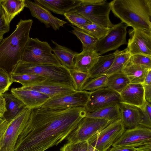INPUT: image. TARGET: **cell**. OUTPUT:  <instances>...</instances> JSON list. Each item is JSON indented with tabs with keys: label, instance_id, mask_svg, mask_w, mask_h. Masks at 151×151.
Here are the masks:
<instances>
[{
	"label": "cell",
	"instance_id": "6da1fadb",
	"mask_svg": "<svg viewBox=\"0 0 151 151\" xmlns=\"http://www.w3.org/2000/svg\"><path fill=\"white\" fill-rule=\"evenodd\" d=\"M87 114L84 107L31 109L14 151H45L66 139Z\"/></svg>",
	"mask_w": 151,
	"mask_h": 151
},
{
	"label": "cell",
	"instance_id": "7a4b0ae2",
	"mask_svg": "<svg viewBox=\"0 0 151 151\" xmlns=\"http://www.w3.org/2000/svg\"><path fill=\"white\" fill-rule=\"evenodd\" d=\"M33 21L21 19L14 31L0 43V68L10 74L21 60Z\"/></svg>",
	"mask_w": 151,
	"mask_h": 151
},
{
	"label": "cell",
	"instance_id": "3957f363",
	"mask_svg": "<svg viewBox=\"0 0 151 151\" xmlns=\"http://www.w3.org/2000/svg\"><path fill=\"white\" fill-rule=\"evenodd\" d=\"M111 10L128 26L151 32V0H114Z\"/></svg>",
	"mask_w": 151,
	"mask_h": 151
},
{
	"label": "cell",
	"instance_id": "277c9868",
	"mask_svg": "<svg viewBox=\"0 0 151 151\" xmlns=\"http://www.w3.org/2000/svg\"><path fill=\"white\" fill-rule=\"evenodd\" d=\"M11 73L34 74L44 77L47 80L69 83L72 85L73 84L69 70L63 65L35 64L21 60L14 67Z\"/></svg>",
	"mask_w": 151,
	"mask_h": 151
},
{
	"label": "cell",
	"instance_id": "5b68a950",
	"mask_svg": "<svg viewBox=\"0 0 151 151\" xmlns=\"http://www.w3.org/2000/svg\"><path fill=\"white\" fill-rule=\"evenodd\" d=\"M52 51V49L47 42L30 37L25 47L21 60L35 64L62 65Z\"/></svg>",
	"mask_w": 151,
	"mask_h": 151
},
{
	"label": "cell",
	"instance_id": "8992f818",
	"mask_svg": "<svg viewBox=\"0 0 151 151\" xmlns=\"http://www.w3.org/2000/svg\"><path fill=\"white\" fill-rule=\"evenodd\" d=\"M73 10L92 23L108 29L114 25L109 18L110 3L106 0H82L80 5Z\"/></svg>",
	"mask_w": 151,
	"mask_h": 151
},
{
	"label": "cell",
	"instance_id": "52a82bcc",
	"mask_svg": "<svg viewBox=\"0 0 151 151\" xmlns=\"http://www.w3.org/2000/svg\"><path fill=\"white\" fill-rule=\"evenodd\" d=\"M125 130L121 119H119L110 123L87 142L95 151H107Z\"/></svg>",
	"mask_w": 151,
	"mask_h": 151
},
{
	"label": "cell",
	"instance_id": "ba28073f",
	"mask_svg": "<svg viewBox=\"0 0 151 151\" xmlns=\"http://www.w3.org/2000/svg\"><path fill=\"white\" fill-rule=\"evenodd\" d=\"M31 109L26 107L9 122L0 138V151H14L16 141L28 121Z\"/></svg>",
	"mask_w": 151,
	"mask_h": 151
},
{
	"label": "cell",
	"instance_id": "9c48e42d",
	"mask_svg": "<svg viewBox=\"0 0 151 151\" xmlns=\"http://www.w3.org/2000/svg\"><path fill=\"white\" fill-rule=\"evenodd\" d=\"M111 122L104 119L86 116L80 121L66 139L68 142H87Z\"/></svg>",
	"mask_w": 151,
	"mask_h": 151
},
{
	"label": "cell",
	"instance_id": "30bf717a",
	"mask_svg": "<svg viewBox=\"0 0 151 151\" xmlns=\"http://www.w3.org/2000/svg\"><path fill=\"white\" fill-rule=\"evenodd\" d=\"M128 26L121 22L114 24L107 33L98 40L95 50L101 55L118 49L124 45H127V29Z\"/></svg>",
	"mask_w": 151,
	"mask_h": 151
},
{
	"label": "cell",
	"instance_id": "8fae6325",
	"mask_svg": "<svg viewBox=\"0 0 151 151\" xmlns=\"http://www.w3.org/2000/svg\"><path fill=\"white\" fill-rule=\"evenodd\" d=\"M90 92L76 91L50 98L40 107L52 109L85 107L89 99Z\"/></svg>",
	"mask_w": 151,
	"mask_h": 151
},
{
	"label": "cell",
	"instance_id": "7c38bea8",
	"mask_svg": "<svg viewBox=\"0 0 151 151\" xmlns=\"http://www.w3.org/2000/svg\"><path fill=\"white\" fill-rule=\"evenodd\" d=\"M150 142H151V129L139 126L125 130L112 146L136 148Z\"/></svg>",
	"mask_w": 151,
	"mask_h": 151
},
{
	"label": "cell",
	"instance_id": "4fadbf2b",
	"mask_svg": "<svg viewBox=\"0 0 151 151\" xmlns=\"http://www.w3.org/2000/svg\"><path fill=\"white\" fill-rule=\"evenodd\" d=\"M121 102L120 93L107 88L90 92L89 99L84 107L87 113Z\"/></svg>",
	"mask_w": 151,
	"mask_h": 151
},
{
	"label": "cell",
	"instance_id": "5bb4252c",
	"mask_svg": "<svg viewBox=\"0 0 151 151\" xmlns=\"http://www.w3.org/2000/svg\"><path fill=\"white\" fill-rule=\"evenodd\" d=\"M127 48L131 55L140 54L151 56V32L133 29L129 30Z\"/></svg>",
	"mask_w": 151,
	"mask_h": 151
},
{
	"label": "cell",
	"instance_id": "9a60e30c",
	"mask_svg": "<svg viewBox=\"0 0 151 151\" xmlns=\"http://www.w3.org/2000/svg\"><path fill=\"white\" fill-rule=\"evenodd\" d=\"M25 87L47 95L50 98L76 91L72 84L47 79Z\"/></svg>",
	"mask_w": 151,
	"mask_h": 151
},
{
	"label": "cell",
	"instance_id": "2e32d148",
	"mask_svg": "<svg viewBox=\"0 0 151 151\" xmlns=\"http://www.w3.org/2000/svg\"><path fill=\"white\" fill-rule=\"evenodd\" d=\"M26 7L29 9L31 15L48 28L50 26L55 30H59L67 23L53 16L47 10L38 4L29 0H25Z\"/></svg>",
	"mask_w": 151,
	"mask_h": 151
},
{
	"label": "cell",
	"instance_id": "e0dca14e",
	"mask_svg": "<svg viewBox=\"0 0 151 151\" xmlns=\"http://www.w3.org/2000/svg\"><path fill=\"white\" fill-rule=\"evenodd\" d=\"M11 93L31 109L41 106L50 98L45 94L22 86L12 88Z\"/></svg>",
	"mask_w": 151,
	"mask_h": 151
},
{
	"label": "cell",
	"instance_id": "ac0fdd59",
	"mask_svg": "<svg viewBox=\"0 0 151 151\" xmlns=\"http://www.w3.org/2000/svg\"><path fill=\"white\" fill-rule=\"evenodd\" d=\"M119 106L120 119L125 129H129L140 126L143 118L141 109L121 102L119 103Z\"/></svg>",
	"mask_w": 151,
	"mask_h": 151
},
{
	"label": "cell",
	"instance_id": "d6986e66",
	"mask_svg": "<svg viewBox=\"0 0 151 151\" xmlns=\"http://www.w3.org/2000/svg\"><path fill=\"white\" fill-rule=\"evenodd\" d=\"M120 94L121 102L135 106L141 109L146 102L142 84L130 83Z\"/></svg>",
	"mask_w": 151,
	"mask_h": 151
},
{
	"label": "cell",
	"instance_id": "ffe728a7",
	"mask_svg": "<svg viewBox=\"0 0 151 151\" xmlns=\"http://www.w3.org/2000/svg\"><path fill=\"white\" fill-rule=\"evenodd\" d=\"M101 55L95 48H83L75 56L73 69L89 73Z\"/></svg>",
	"mask_w": 151,
	"mask_h": 151
},
{
	"label": "cell",
	"instance_id": "44dd1931",
	"mask_svg": "<svg viewBox=\"0 0 151 151\" xmlns=\"http://www.w3.org/2000/svg\"><path fill=\"white\" fill-rule=\"evenodd\" d=\"M82 0H35L34 2L54 13L63 14L80 5Z\"/></svg>",
	"mask_w": 151,
	"mask_h": 151
},
{
	"label": "cell",
	"instance_id": "7402d4cb",
	"mask_svg": "<svg viewBox=\"0 0 151 151\" xmlns=\"http://www.w3.org/2000/svg\"><path fill=\"white\" fill-rule=\"evenodd\" d=\"M6 102V111L3 118L8 122L14 119L24 108L26 106L12 93L3 95Z\"/></svg>",
	"mask_w": 151,
	"mask_h": 151
},
{
	"label": "cell",
	"instance_id": "603a6c76",
	"mask_svg": "<svg viewBox=\"0 0 151 151\" xmlns=\"http://www.w3.org/2000/svg\"><path fill=\"white\" fill-rule=\"evenodd\" d=\"M150 70L151 68L133 64L129 60L122 71L130 83L142 84L147 73Z\"/></svg>",
	"mask_w": 151,
	"mask_h": 151
},
{
	"label": "cell",
	"instance_id": "cb8c5ba5",
	"mask_svg": "<svg viewBox=\"0 0 151 151\" xmlns=\"http://www.w3.org/2000/svg\"><path fill=\"white\" fill-rule=\"evenodd\" d=\"M119 51L117 50L114 53L104 55H101L90 70L89 73V79L105 75Z\"/></svg>",
	"mask_w": 151,
	"mask_h": 151
},
{
	"label": "cell",
	"instance_id": "d4e9b609",
	"mask_svg": "<svg viewBox=\"0 0 151 151\" xmlns=\"http://www.w3.org/2000/svg\"><path fill=\"white\" fill-rule=\"evenodd\" d=\"M0 6L6 19L10 23L26 7L25 0H0Z\"/></svg>",
	"mask_w": 151,
	"mask_h": 151
},
{
	"label": "cell",
	"instance_id": "484cf974",
	"mask_svg": "<svg viewBox=\"0 0 151 151\" xmlns=\"http://www.w3.org/2000/svg\"><path fill=\"white\" fill-rule=\"evenodd\" d=\"M52 41L55 45L52 49L54 54L62 65L68 70L73 69L74 59L78 53L53 40Z\"/></svg>",
	"mask_w": 151,
	"mask_h": 151
},
{
	"label": "cell",
	"instance_id": "4316f807",
	"mask_svg": "<svg viewBox=\"0 0 151 151\" xmlns=\"http://www.w3.org/2000/svg\"><path fill=\"white\" fill-rule=\"evenodd\" d=\"M86 117L104 119L110 122L120 119L119 104L110 105L87 113Z\"/></svg>",
	"mask_w": 151,
	"mask_h": 151
},
{
	"label": "cell",
	"instance_id": "83f0119b",
	"mask_svg": "<svg viewBox=\"0 0 151 151\" xmlns=\"http://www.w3.org/2000/svg\"><path fill=\"white\" fill-rule=\"evenodd\" d=\"M130 83L128 79L121 71L108 76L106 87L120 93Z\"/></svg>",
	"mask_w": 151,
	"mask_h": 151
},
{
	"label": "cell",
	"instance_id": "f1b7e54d",
	"mask_svg": "<svg viewBox=\"0 0 151 151\" xmlns=\"http://www.w3.org/2000/svg\"><path fill=\"white\" fill-rule=\"evenodd\" d=\"M131 55L127 47L123 50H119L106 75L108 76L122 71L129 61Z\"/></svg>",
	"mask_w": 151,
	"mask_h": 151
},
{
	"label": "cell",
	"instance_id": "f546056e",
	"mask_svg": "<svg viewBox=\"0 0 151 151\" xmlns=\"http://www.w3.org/2000/svg\"><path fill=\"white\" fill-rule=\"evenodd\" d=\"M12 82H17L22 84V86H27L42 81L46 79L43 77L31 74H10Z\"/></svg>",
	"mask_w": 151,
	"mask_h": 151
},
{
	"label": "cell",
	"instance_id": "4dcf8cb0",
	"mask_svg": "<svg viewBox=\"0 0 151 151\" xmlns=\"http://www.w3.org/2000/svg\"><path fill=\"white\" fill-rule=\"evenodd\" d=\"M72 32L81 41L83 48H95L98 40L81 29L71 26Z\"/></svg>",
	"mask_w": 151,
	"mask_h": 151
},
{
	"label": "cell",
	"instance_id": "1f68e13d",
	"mask_svg": "<svg viewBox=\"0 0 151 151\" xmlns=\"http://www.w3.org/2000/svg\"><path fill=\"white\" fill-rule=\"evenodd\" d=\"M68 70L74 89L76 91H82L84 86L89 79V73L73 69Z\"/></svg>",
	"mask_w": 151,
	"mask_h": 151
},
{
	"label": "cell",
	"instance_id": "d6a6232c",
	"mask_svg": "<svg viewBox=\"0 0 151 151\" xmlns=\"http://www.w3.org/2000/svg\"><path fill=\"white\" fill-rule=\"evenodd\" d=\"M107 77L108 76L105 75L88 80L83 87L82 91L91 92L106 88V82Z\"/></svg>",
	"mask_w": 151,
	"mask_h": 151
},
{
	"label": "cell",
	"instance_id": "836d02e7",
	"mask_svg": "<svg viewBox=\"0 0 151 151\" xmlns=\"http://www.w3.org/2000/svg\"><path fill=\"white\" fill-rule=\"evenodd\" d=\"M63 15L71 24L79 28L92 23L88 19L73 10L65 13Z\"/></svg>",
	"mask_w": 151,
	"mask_h": 151
},
{
	"label": "cell",
	"instance_id": "e575fe53",
	"mask_svg": "<svg viewBox=\"0 0 151 151\" xmlns=\"http://www.w3.org/2000/svg\"><path fill=\"white\" fill-rule=\"evenodd\" d=\"M80 29L99 40L106 35L110 28L92 23L84 25Z\"/></svg>",
	"mask_w": 151,
	"mask_h": 151
},
{
	"label": "cell",
	"instance_id": "d590c367",
	"mask_svg": "<svg viewBox=\"0 0 151 151\" xmlns=\"http://www.w3.org/2000/svg\"><path fill=\"white\" fill-rule=\"evenodd\" d=\"M94 149L87 142H68L60 149V151H93Z\"/></svg>",
	"mask_w": 151,
	"mask_h": 151
},
{
	"label": "cell",
	"instance_id": "8d00e7d4",
	"mask_svg": "<svg viewBox=\"0 0 151 151\" xmlns=\"http://www.w3.org/2000/svg\"><path fill=\"white\" fill-rule=\"evenodd\" d=\"M12 83L10 74L4 70L0 68V95L5 93Z\"/></svg>",
	"mask_w": 151,
	"mask_h": 151
},
{
	"label": "cell",
	"instance_id": "74e56055",
	"mask_svg": "<svg viewBox=\"0 0 151 151\" xmlns=\"http://www.w3.org/2000/svg\"><path fill=\"white\" fill-rule=\"evenodd\" d=\"M129 61L132 63L151 68V56L142 54L131 55Z\"/></svg>",
	"mask_w": 151,
	"mask_h": 151
},
{
	"label": "cell",
	"instance_id": "f35d334b",
	"mask_svg": "<svg viewBox=\"0 0 151 151\" xmlns=\"http://www.w3.org/2000/svg\"><path fill=\"white\" fill-rule=\"evenodd\" d=\"M143 118L140 126L151 128V103L146 102L144 106L142 109Z\"/></svg>",
	"mask_w": 151,
	"mask_h": 151
},
{
	"label": "cell",
	"instance_id": "ab89813d",
	"mask_svg": "<svg viewBox=\"0 0 151 151\" xmlns=\"http://www.w3.org/2000/svg\"><path fill=\"white\" fill-rule=\"evenodd\" d=\"M9 24L7 22L0 6V40H3L4 35L9 30Z\"/></svg>",
	"mask_w": 151,
	"mask_h": 151
},
{
	"label": "cell",
	"instance_id": "60d3db41",
	"mask_svg": "<svg viewBox=\"0 0 151 151\" xmlns=\"http://www.w3.org/2000/svg\"><path fill=\"white\" fill-rule=\"evenodd\" d=\"M143 86L145 98L148 103L151 102V85L142 84Z\"/></svg>",
	"mask_w": 151,
	"mask_h": 151
},
{
	"label": "cell",
	"instance_id": "b9f144b4",
	"mask_svg": "<svg viewBox=\"0 0 151 151\" xmlns=\"http://www.w3.org/2000/svg\"><path fill=\"white\" fill-rule=\"evenodd\" d=\"M137 148L124 146L113 147L107 151H136Z\"/></svg>",
	"mask_w": 151,
	"mask_h": 151
},
{
	"label": "cell",
	"instance_id": "7bdbcfd3",
	"mask_svg": "<svg viewBox=\"0 0 151 151\" xmlns=\"http://www.w3.org/2000/svg\"><path fill=\"white\" fill-rule=\"evenodd\" d=\"M6 111L5 99L3 95H0V117H3Z\"/></svg>",
	"mask_w": 151,
	"mask_h": 151
},
{
	"label": "cell",
	"instance_id": "ee69618b",
	"mask_svg": "<svg viewBox=\"0 0 151 151\" xmlns=\"http://www.w3.org/2000/svg\"><path fill=\"white\" fill-rule=\"evenodd\" d=\"M9 122L3 117H0V138L6 129Z\"/></svg>",
	"mask_w": 151,
	"mask_h": 151
},
{
	"label": "cell",
	"instance_id": "f6af8a7d",
	"mask_svg": "<svg viewBox=\"0 0 151 151\" xmlns=\"http://www.w3.org/2000/svg\"><path fill=\"white\" fill-rule=\"evenodd\" d=\"M136 151H151V142L137 148Z\"/></svg>",
	"mask_w": 151,
	"mask_h": 151
},
{
	"label": "cell",
	"instance_id": "bcb514c9",
	"mask_svg": "<svg viewBox=\"0 0 151 151\" xmlns=\"http://www.w3.org/2000/svg\"><path fill=\"white\" fill-rule=\"evenodd\" d=\"M142 84L151 85V70H150L148 72Z\"/></svg>",
	"mask_w": 151,
	"mask_h": 151
},
{
	"label": "cell",
	"instance_id": "7dc6e473",
	"mask_svg": "<svg viewBox=\"0 0 151 151\" xmlns=\"http://www.w3.org/2000/svg\"><path fill=\"white\" fill-rule=\"evenodd\" d=\"M2 40H0V42H1V41Z\"/></svg>",
	"mask_w": 151,
	"mask_h": 151
}]
</instances>
